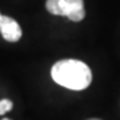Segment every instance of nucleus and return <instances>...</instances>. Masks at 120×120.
<instances>
[{"mask_svg": "<svg viewBox=\"0 0 120 120\" xmlns=\"http://www.w3.org/2000/svg\"><path fill=\"white\" fill-rule=\"evenodd\" d=\"M51 75L55 83L73 91L86 90L92 80L90 67L75 59H65L55 63L51 69Z\"/></svg>", "mask_w": 120, "mask_h": 120, "instance_id": "nucleus-1", "label": "nucleus"}, {"mask_svg": "<svg viewBox=\"0 0 120 120\" xmlns=\"http://www.w3.org/2000/svg\"><path fill=\"white\" fill-rule=\"evenodd\" d=\"M48 12L57 16H67L72 22H82L86 16L83 0H47Z\"/></svg>", "mask_w": 120, "mask_h": 120, "instance_id": "nucleus-2", "label": "nucleus"}, {"mask_svg": "<svg viewBox=\"0 0 120 120\" xmlns=\"http://www.w3.org/2000/svg\"><path fill=\"white\" fill-rule=\"evenodd\" d=\"M0 34L4 40L15 43L22 38V28L15 19L0 13Z\"/></svg>", "mask_w": 120, "mask_h": 120, "instance_id": "nucleus-3", "label": "nucleus"}, {"mask_svg": "<svg viewBox=\"0 0 120 120\" xmlns=\"http://www.w3.org/2000/svg\"><path fill=\"white\" fill-rule=\"evenodd\" d=\"M12 101L8 100V99H3V100H0V115H4L7 113L8 111L12 109Z\"/></svg>", "mask_w": 120, "mask_h": 120, "instance_id": "nucleus-4", "label": "nucleus"}, {"mask_svg": "<svg viewBox=\"0 0 120 120\" xmlns=\"http://www.w3.org/2000/svg\"><path fill=\"white\" fill-rule=\"evenodd\" d=\"M88 120H100V119H88Z\"/></svg>", "mask_w": 120, "mask_h": 120, "instance_id": "nucleus-5", "label": "nucleus"}, {"mask_svg": "<svg viewBox=\"0 0 120 120\" xmlns=\"http://www.w3.org/2000/svg\"><path fill=\"white\" fill-rule=\"evenodd\" d=\"M3 120H9V119H3Z\"/></svg>", "mask_w": 120, "mask_h": 120, "instance_id": "nucleus-6", "label": "nucleus"}]
</instances>
